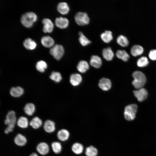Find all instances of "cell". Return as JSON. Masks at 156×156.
Segmentation results:
<instances>
[{
	"label": "cell",
	"mask_w": 156,
	"mask_h": 156,
	"mask_svg": "<svg viewBox=\"0 0 156 156\" xmlns=\"http://www.w3.org/2000/svg\"><path fill=\"white\" fill-rule=\"evenodd\" d=\"M132 76L134 80L132 84L137 89L143 88L146 83V76L142 72L136 71L133 73Z\"/></svg>",
	"instance_id": "1"
},
{
	"label": "cell",
	"mask_w": 156,
	"mask_h": 156,
	"mask_svg": "<svg viewBox=\"0 0 156 156\" xmlns=\"http://www.w3.org/2000/svg\"><path fill=\"white\" fill-rule=\"evenodd\" d=\"M37 19V15L34 12H29L24 14L21 18V22L25 27L30 28Z\"/></svg>",
	"instance_id": "2"
},
{
	"label": "cell",
	"mask_w": 156,
	"mask_h": 156,
	"mask_svg": "<svg viewBox=\"0 0 156 156\" xmlns=\"http://www.w3.org/2000/svg\"><path fill=\"white\" fill-rule=\"evenodd\" d=\"M137 108L138 106L135 104H131L127 106L124 112L125 118L128 121L133 120L135 117Z\"/></svg>",
	"instance_id": "3"
},
{
	"label": "cell",
	"mask_w": 156,
	"mask_h": 156,
	"mask_svg": "<svg viewBox=\"0 0 156 156\" xmlns=\"http://www.w3.org/2000/svg\"><path fill=\"white\" fill-rule=\"evenodd\" d=\"M64 53V49L61 45L56 44L52 47L50 50V54L56 60H60Z\"/></svg>",
	"instance_id": "4"
},
{
	"label": "cell",
	"mask_w": 156,
	"mask_h": 156,
	"mask_svg": "<svg viewBox=\"0 0 156 156\" xmlns=\"http://www.w3.org/2000/svg\"><path fill=\"white\" fill-rule=\"evenodd\" d=\"M16 122V114L14 111L13 110L9 111L6 115L4 121L5 124L7 126V127L13 130Z\"/></svg>",
	"instance_id": "5"
},
{
	"label": "cell",
	"mask_w": 156,
	"mask_h": 156,
	"mask_svg": "<svg viewBox=\"0 0 156 156\" xmlns=\"http://www.w3.org/2000/svg\"><path fill=\"white\" fill-rule=\"evenodd\" d=\"M75 19L76 23L80 26L88 24L90 22L89 18L87 14L84 12H79L75 15Z\"/></svg>",
	"instance_id": "6"
},
{
	"label": "cell",
	"mask_w": 156,
	"mask_h": 156,
	"mask_svg": "<svg viewBox=\"0 0 156 156\" xmlns=\"http://www.w3.org/2000/svg\"><path fill=\"white\" fill-rule=\"evenodd\" d=\"M133 93L139 102H142L146 99L148 94L146 89L143 88L139 89L138 90L134 91Z\"/></svg>",
	"instance_id": "7"
},
{
	"label": "cell",
	"mask_w": 156,
	"mask_h": 156,
	"mask_svg": "<svg viewBox=\"0 0 156 156\" xmlns=\"http://www.w3.org/2000/svg\"><path fill=\"white\" fill-rule=\"evenodd\" d=\"M36 150L40 154L44 155H47L49 153V147L47 143L42 142L39 143L37 145Z\"/></svg>",
	"instance_id": "8"
},
{
	"label": "cell",
	"mask_w": 156,
	"mask_h": 156,
	"mask_svg": "<svg viewBox=\"0 0 156 156\" xmlns=\"http://www.w3.org/2000/svg\"><path fill=\"white\" fill-rule=\"evenodd\" d=\"M42 22L43 24V31L44 33H50L52 32L53 29L54 25L50 19L44 18L42 20Z\"/></svg>",
	"instance_id": "9"
},
{
	"label": "cell",
	"mask_w": 156,
	"mask_h": 156,
	"mask_svg": "<svg viewBox=\"0 0 156 156\" xmlns=\"http://www.w3.org/2000/svg\"><path fill=\"white\" fill-rule=\"evenodd\" d=\"M45 132L51 133L54 132L55 129V124L54 122L51 120H46L44 122L43 126Z\"/></svg>",
	"instance_id": "10"
},
{
	"label": "cell",
	"mask_w": 156,
	"mask_h": 156,
	"mask_svg": "<svg viewBox=\"0 0 156 156\" xmlns=\"http://www.w3.org/2000/svg\"><path fill=\"white\" fill-rule=\"evenodd\" d=\"M55 22L56 26L61 29L66 28L69 23L67 18L61 17L56 18Z\"/></svg>",
	"instance_id": "11"
},
{
	"label": "cell",
	"mask_w": 156,
	"mask_h": 156,
	"mask_svg": "<svg viewBox=\"0 0 156 156\" xmlns=\"http://www.w3.org/2000/svg\"><path fill=\"white\" fill-rule=\"evenodd\" d=\"M70 133L69 131L65 129H62L59 130L57 133V137L60 141L64 142L69 138Z\"/></svg>",
	"instance_id": "12"
},
{
	"label": "cell",
	"mask_w": 156,
	"mask_h": 156,
	"mask_svg": "<svg viewBox=\"0 0 156 156\" xmlns=\"http://www.w3.org/2000/svg\"><path fill=\"white\" fill-rule=\"evenodd\" d=\"M99 86L103 90H109L111 87V82L110 80L107 78H102L99 81Z\"/></svg>",
	"instance_id": "13"
},
{
	"label": "cell",
	"mask_w": 156,
	"mask_h": 156,
	"mask_svg": "<svg viewBox=\"0 0 156 156\" xmlns=\"http://www.w3.org/2000/svg\"><path fill=\"white\" fill-rule=\"evenodd\" d=\"M14 141L16 145L20 146H25L27 142L26 138L20 133H18L16 135L14 138Z\"/></svg>",
	"instance_id": "14"
},
{
	"label": "cell",
	"mask_w": 156,
	"mask_h": 156,
	"mask_svg": "<svg viewBox=\"0 0 156 156\" xmlns=\"http://www.w3.org/2000/svg\"><path fill=\"white\" fill-rule=\"evenodd\" d=\"M10 94L12 96L19 97L23 94L24 90L20 86L13 87L10 89Z\"/></svg>",
	"instance_id": "15"
},
{
	"label": "cell",
	"mask_w": 156,
	"mask_h": 156,
	"mask_svg": "<svg viewBox=\"0 0 156 156\" xmlns=\"http://www.w3.org/2000/svg\"><path fill=\"white\" fill-rule=\"evenodd\" d=\"M41 42L44 47L47 48H50L54 45V41L50 36H44L41 38Z\"/></svg>",
	"instance_id": "16"
},
{
	"label": "cell",
	"mask_w": 156,
	"mask_h": 156,
	"mask_svg": "<svg viewBox=\"0 0 156 156\" xmlns=\"http://www.w3.org/2000/svg\"><path fill=\"white\" fill-rule=\"evenodd\" d=\"M102 54L103 58L109 61L112 60L114 56V53L110 47L104 49Z\"/></svg>",
	"instance_id": "17"
},
{
	"label": "cell",
	"mask_w": 156,
	"mask_h": 156,
	"mask_svg": "<svg viewBox=\"0 0 156 156\" xmlns=\"http://www.w3.org/2000/svg\"><path fill=\"white\" fill-rule=\"evenodd\" d=\"M90 63L93 67L99 68L101 66L102 61L101 58L98 56L93 55L91 57Z\"/></svg>",
	"instance_id": "18"
},
{
	"label": "cell",
	"mask_w": 156,
	"mask_h": 156,
	"mask_svg": "<svg viewBox=\"0 0 156 156\" xmlns=\"http://www.w3.org/2000/svg\"><path fill=\"white\" fill-rule=\"evenodd\" d=\"M57 9L60 14L63 15L67 14L69 11V7L65 2L60 3L57 5Z\"/></svg>",
	"instance_id": "19"
},
{
	"label": "cell",
	"mask_w": 156,
	"mask_h": 156,
	"mask_svg": "<svg viewBox=\"0 0 156 156\" xmlns=\"http://www.w3.org/2000/svg\"><path fill=\"white\" fill-rule=\"evenodd\" d=\"M82 80L81 76L77 73L73 74L71 75L70 77V83L74 86L79 85L81 83Z\"/></svg>",
	"instance_id": "20"
},
{
	"label": "cell",
	"mask_w": 156,
	"mask_h": 156,
	"mask_svg": "<svg viewBox=\"0 0 156 156\" xmlns=\"http://www.w3.org/2000/svg\"><path fill=\"white\" fill-rule=\"evenodd\" d=\"M144 49L139 45L133 46L131 49V54L133 56H137L142 54L144 52Z\"/></svg>",
	"instance_id": "21"
},
{
	"label": "cell",
	"mask_w": 156,
	"mask_h": 156,
	"mask_svg": "<svg viewBox=\"0 0 156 156\" xmlns=\"http://www.w3.org/2000/svg\"><path fill=\"white\" fill-rule=\"evenodd\" d=\"M72 152L76 155H80L83 152L84 147L81 143L77 142L74 143L71 147Z\"/></svg>",
	"instance_id": "22"
},
{
	"label": "cell",
	"mask_w": 156,
	"mask_h": 156,
	"mask_svg": "<svg viewBox=\"0 0 156 156\" xmlns=\"http://www.w3.org/2000/svg\"><path fill=\"white\" fill-rule=\"evenodd\" d=\"M23 44L26 49L29 50H33L35 49L37 46V44L35 42L29 38H27L25 40Z\"/></svg>",
	"instance_id": "23"
},
{
	"label": "cell",
	"mask_w": 156,
	"mask_h": 156,
	"mask_svg": "<svg viewBox=\"0 0 156 156\" xmlns=\"http://www.w3.org/2000/svg\"><path fill=\"white\" fill-rule=\"evenodd\" d=\"M16 124L17 126L20 128L25 129L28 127L29 123L26 117L21 116L17 120Z\"/></svg>",
	"instance_id": "24"
},
{
	"label": "cell",
	"mask_w": 156,
	"mask_h": 156,
	"mask_svg": "<svg viewBox=\"0 0 156 156\" xmlns=\"http://www.w3.org/2000/svg\"><path fill=\"white\" fill-rule=\"evenodd\" d=\"M29 125L34 129L40 128L42 125V120L38 117L33 118L29 123Z\"/></svg>",
	"instance_id": "25"
},
{
	"label": "cell",
	"mask_w": 156,
	"mask_h": 156,
	"mask_svg": "<svg viewBox=\"0 0 156 156\" xmlns=\"http://www.w3.org/2000/svg\"><path fill=\"white\" fill-rule=\"evenodd\" d=\"M35 105L32 103H28L25 105L24 110L25 114L29 116L33 115L35 111Z\"/></svg>",
	"instance_id": "26"
},
{
	"label": "cell",
	"mask_w": 156,
	"mask_h": 156,
	"mask_svg": "<svg viewBox=\"0 0 156 156\" xmlns=\"http://www.w3.org/2000/svg\"><path fill=\"white\" fill-rule=\"evenodd\" d=\"M89 65L88 62L84 60L80 61L77 66L78 71L80 73H83L86 72L89 69Z\"/></svg>",
	"instance_id": "27"
},
{
	"label": "cell",
	"mask_w": 156,
	"mask_h": 156,
	"mask_svg": "<svg viewBox=\"0 0 156 156\" xmlns=\"http://www.w3.org/2000/svg\"><path fill=\"white\" fill-rule=\"evenodd\" d=\"M116 55L118 58L125 62L127 61L129 58V54L123 50H118L116 52Z\"/></svg>",
	"instance_id": "28"
},
{
	"label": "cell",
	"mask_w": 156,
	"mask_h": 156,
	"mask_svg": "<svg viewBox=\"0 0 156 156\" xmlns=\"http://www.w3.org/2000/svg\"><path fill=\"white\" fill-rule=\"evenodd\" d=\"M101 37L103 41L107 43L110 42L113 39L112 32L110 31H106L101 35Z\"/></svg>",
	"instance_id": "29"
},
{
	"label": "cell",
	"mask_w": 156,
	"mask_h": 156,
	"mask_svg": "<svg viewBox=\"0 0 156 156\" xmlns=\"http://www.w3.org/2000/svg\"><path fill=\"white\" fill-rule=\"evenodd\" d=\"M85 154L86 156H97L98 150L94 146H90L86 148Z\"/></svg>",
	"instance_id": "30"
},
{
	"label": "cell",
	"mask_w": 156,
	"mask_h": 156,
	"mask_svg": "<svg viewBox=\"0 0 156 156\" xmlns=\"http://www.w3.org/2000/svg\"><path fill=\"white\" fill-rule=\"evenodd\" d=\"M118 44L122 47H126L129 44V41L127 38L122 35L118 36L116 39Z\"/></svg>",
	"instance_id": "31"
},
{
	"label": "cell",
	"mask_w": 156,
	"mask_h": 156,
	"mask_svg": "<svg viewBox=\"0 0 156 156\" xmlns=\"http://www.w3.org/2000/svg\"><path fill=\"white\" fill-rule=\"evenodd\" d=\"M52 149L55 154H58L62 151V146L61 143L57 141L53 142L51 144Z\"/></svg>",
	"instance_id": "32"
},
{
	"label": "cell",
	"mask_w": 156,
	"mask_h": 156,
	"mask_svg": "<svg viewBox=\"0 0 156 156\" xmlns=\"http://www.w3.org/2000/svg\"><path fill=\"white\" fill-rule=\"evenodd\" d=\"M37 70L41 73L44 72L47 68V65L46 62L43 60L38 62L36 66Z\"/></svg>",
	"instance_id": "33"
},
{
	"label": "cell",
	"mask_w": 156,
	"mask_h": 156,
	"mask_svg": "<svg viewBox=\"0 0 156 156\" xmlns=\"http://www.w3.org/2000/svg\"><path fill=\"white\" fill-rule=\"evenodd\" d=\"M50 79L56 83L61 81L62 77L61 74L59 72L53 71L49 76Z\"/></svg>",
	"instance_id": "34"
},
{
	"label": "cell",
	"mask_w": 156,
	"mask_h": 156,
	"mask_svg": "<svg viewBox=\"0 0 156 156\" xmlns=\"http://www.w3.org/2000/svg\"><path fill=\"white\" fill-rule=\"evenodd\" d=\"M79 35L80 37L79 40L80 44L83 46H86L90 44L91 42L81 32H79Z\"/></svg>",
	"instance_id": "35"
},
{
	"label": "cell",
	"mask_w": 156,
	"mask_h": 156,
	"mask_svg": "<svg viewBox=\"0 0 156 156\" xmlns=\"http://www.w3.org/2000/svg\"><path fill=\"white\" fill-rule=\"evenodd\" d=\"M149 63L147 58L142 56L139 58L137 61V65L140 67H144L147 66Z\"/></svg>",
	"instance_id": "36"
},
{
	"label": "cell",
	"mask_w": 156,
	"mask_h": 156,
	"mask_svg": "<svg viewBox=\"0 0 156 156\" xmlns=\"http://www.w3.org/2000/svg\"><path fill=\"white\" fill-rule=\"evenodd\" d=\"M149 58L153 60H156V50L153 49L151 50L149 53Z\"/></svg>",
	"instance_id": "37"
},
{
	"label": "cell",
	"mask_w": 156,
	"mask_h": 156,
	"mask_svg": "<svg viewBox=\"0 0 156 156\" xmlns=\"http://www.w3.org/2000/svg\"><path fill=\"white\" fill-rule=\"evenodd\" d=\"M29 156H38V155L36 153H31Z\"/></svg>",
	"instance_id": "38"
}]
</instances>
